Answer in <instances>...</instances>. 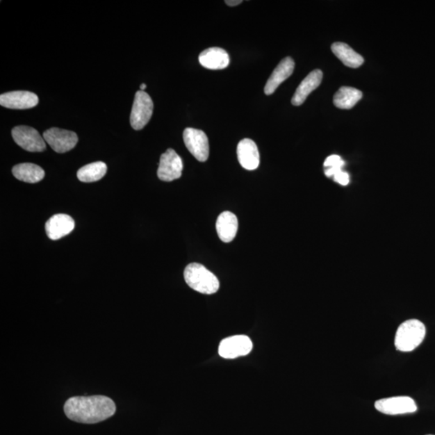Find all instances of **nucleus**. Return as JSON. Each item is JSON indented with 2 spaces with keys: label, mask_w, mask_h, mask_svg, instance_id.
<instances>
[{
  "label": "nucleus",
  "mask_w": 435,
  "mask_h": 435,
  "mask_svg": "<svg viewBox=\"0 0 435 435\" xmlns=\"http://www.w3.org/2000/svg\"><path fill=\"white\" fill-rule=\"evenodd\" d=\"M295 60L291 58L287 57L283 59L273 70L270 78L267 81L265 87V95H270L274 93L277 88L288 78L290 77L293 70H295Z\"/></svg>",
  "instance_id": "14"
},
{
  "label": "nucleus",
  "mask_w": 435,
  "mask_h": 435,
  "mask_svg": "<svg viewBox=\"0 0 435 435\" xmlns=\"http://www.w3.org/2000/svg\"><path fill=\"white\" fill-rule=\"evenodd\" d=\"M216 230L222 242H231L237 234V217L230 211L222 212L216 221Z\"/></svg>",
  "instance_id": "17"
},
{
  "label": "nucleus",
  "mask_w": 435,
  "mask_h": 435,
  "mask_svg": "<svg viewBox=\"0 0 435 435\" xmlns=\"http://www.w3.org/2000/svg\"><path fill=\"white\" fill-rule=\"evenodd\" d=\"M153 111L154 103L150 96L145 91H138L130 116L131 127L135 130L144 129L149 122Z\"/></svg>",
  "instance_id": "4"
},
{
  "label": "nucleus",
  "mask_w": 435,
  "mask_h": 435,
  "mask_svg": "<svg viewBox=\"0 0 435 435\" xmlns=\"http://www.w3.org/2000/svg\"><path fill=\"white\" fill-rule=\"evenodd\" d=\"M428 435H432V434H428Z\"/></svg>",
  "instance_id": "26"
},
{
  "label": "nucleus",
  "mask_w": 435,
  "mask_h": 435,
  "mask_svg": "<svg viewBox=\"0 0 435 435\" xmlns=\"http://www.w3.org/2000/svg\"><path fill=\"white\" fill-rule=\"evenodd\" d=\"M183 163L174 149H169L161 156L158 170L161 181H172L181 178Z\"/></svg>",
  "instance_id": "9"
},
{
  "label": "nucleus",
  "mask_w": 435,
  "mask_h": 435,
  "mask_svg": "<svg viewBox=\"0 0 435 435\" xmlns=\"http://www.w3.org/2000/svg\"><path fill=\"white\" fill-rule=\"evenodd\" d=\"M15 142L24 150L31 153H40L47 149L45 140L38 131L28 126H17L12 131Z\"/></svg>",
  "instance_id": "5"
},
{
  "label": "nucleus",
  "mask_w": 435,
  "mask_h": 435,
  "mask_svg": "<svg viewBox=\"0 0 435 435\" xmlns=\"http://www.w3.org/2000/svg\"><path fill=\"white\" fill-rule=\"evenodd\" d=\"M115 404L110 398L102 395L74 397L65 403V416L72 421L95 424L113 416Z\"/></svg>",
  "instance_id": "1"
},
{
  "label": "nucleus",
  "mask_w": 435,
  "mask_h": 435,
  "mask_svg": "<svg viewBox=\"0 0 435 435\" xmlns=\"http://www.w3.org/2000/svg\"><path fill=\"white\" fill-rule=\"evenodd\" d=\"M361 90L350 87H343L334 96V104L340 109H351L362 99Z\"/></svg>",
  "instance_id": "20"
},
{
  "label": "nucleus",
  "mask_w": 435,
  "mask_h": 435,
  "mask_svg": "<svg viewBox=\"0 0 435 435\" xmlns=\"http://www.w3.org/2000/svg\"><path fill=\"white\" fill-rule=\"evenodd\" d=\"M345 161L338 155L328 156L325 163V175L328 178H333L338 172L342 171L345 166Z\"/></svg>",
  "instance_id": "22"
},
{
  "label": "nucleus",
  "mask_w": 435,
  "mask_h": 435,
  "mask_svg": "<svg viewBox=\"0 0 435 435\" xmlns=\"http://www.w3.org/2000/svg\"><path fill=\"white\" fill-rule=\"evenodd\" d=\"M199 59L202 67L209 69H225L230 63L229 54L218 47L206 49L200 54Z\"/></svg>",
  "instance_id": "16"
},
{
  "label": "nucleus",
  "mask_w": 435,
  "mask_h": 435,
  "mask_svg": "<svg viewBox=\"0 0 435 435\" xmlns=\"http://www.w3.org/2000/svg\"><path fill=\"white\" fill-rule=\"evenodd\" d=\"M252 349V343L246 336H236L222 340L220 347V356L225 359H235L247 356Z\"/></svg>",
  "instance_id": "10"
},
{
  "label": "nucleus",
  "mask_w": 435,
  "mask_h": 435,
  "mask_svg": "<svg viewBox=\"0 0 435 435\" xmlns=\"http://www.w3.org/2000/svg\"><path fill=\"white\" fill-rule=\"evenodd\" d=\"M331 50L333 54L347 67L356 69L361 67L364 62L362 56L354 51V50L345 43H334L331 45Z\"/></svg>",
  "instance_id": "18"
},
{
  "label": "nucleus",
  "mask_w": 435,
  "mask_h": 435,
  "mask_svg": "<svg viewBox=\"0 0 435 435\" xmlns=\"http://www.w3.org/2000/svg\"><path fill=\"white\" fill-rule=\"evenodd\" d=\"M375 408L379 412L388 416L411 413L417 411L418 407L413 399L406 396L393 397L378 400Z\"/></svg>",
  "instance_id": "8"
},
{
  "label": "nucleus",
  "mask_w": 435,
  "mask_h": 435,
  "mask_svg": "<svg viewBox=\"0 0 435 435\" xmlns=\"http://www.w3.org/2000/svg\"><path fill=\"white\" fill-rule=\"evenodd\" d=\"M184 277L191 289L204 295H213L220 289V281L215 275L198 263L186 266Z\"/></svg>",
  "instance_id": "2"
},
{
  "label": "nucleus",
  "mask_w": 435,
  "mask_h": 435,
  "mask_svg": "<svg viewBox=\"0 0 435 435\" xmlns=\"http://www.w3.org/2000/svg\"><path fill=\"white\" fill-rule=\"evenodd\" d=\"M225 3L227 5H229V6L234 7L236 6V5L240 4L242 1L241 0H226Z\"/></svg>",
  "instance_id": "24"
},
{
  "label": "nucleus",
  "mask_w": 435,
  "mask_h": 435,
  "mask_svg": "<svg viewBox=\"0 0 435 435\" xmlns=\"http://www.w3.org/2000/svg\"><path fill=\"white\" fill-rule=\"evenodd\" d=\"M322 72L320 69L313 70L302 81L292 98V104L300 106L305 102L312 91L316 90L322 83Z\"/></svg>",
  "instance_id": "15"
},
{
  "label": "nucleus",
  "mask_w": 435,
  "mask_h": 435,
  "mask_svg": "<svg viewBox=\"0 0 435 435\" xmlns=\"http://www.w3.org/2000/svg\"><path fill=\"white\" fill-rule=\"evenodd\" d=\"M75 224L68 215L58 214L50 218L45 224V231L50 240H58L74 229Z\"/></svg>",
  "instance_id": "12"
},
{
  "label": "nucleus",
  "mask_w": 435,
  "mask_h": 435,
  "mask_svg": "<svg viewBox=\"0 0 435 435\" xmlns=\"http://www.w3.org/2000/svg\"><path fill=\"white\" fill-rule=\"evenodd\" d=\"M39 99L36 94L29 91H12L0 95V104L10 109H29L36 107Z\"/></svg>",
  "instance_id": "11"
},
{
  "label": "nucleus",
  "mask_w": 435,
  "mask_h": 435,
  "mask_svg": "<svg viewBox=\"0 0 435 435\" xmlns=\"http://www.w3.org/2000/svg\"><path fill=\"white\" fill-rule=\"evenodd\" d=\"M146 88H147L146 84L143 83V84H141V85H140V90L144 91V90H145V89H146Z\"/></svg>",
  "instance_id": "25"
},
{
  "label": "nucleus",
  "mask_w": 435,
  "mask_h": 435,
  "mask_svg": "<svg viewBox=\"0 0 435 435\" xmlns=\"http://www.w3.org/2000/svg\"><path fill=\"white\" fill-rule=\"evenodd\" d=\"M183 140L186 148L195 158L204 163L209 156V141L204 131L188 128L185 129Z\"/></svg>",
  "instance_id": "7"
},
{
  "label": "nucleus",
  "mask_w": 435,
  "mask_h": 435,
  "mask_svg": "<svg viewBox=\"0 0 435 435\" xmlns=\"http://www.w3.org/2000/svg\"><path fill=\"white\" fill-rule=\"evenodd\" d=\"M108 167L102 161H97L85 165L81 168L77 173L79 181L83 182H94L102 179L107 174Z\"/></svg>",
  "instance_id": "21"
},
{
  "label": "nucleus",
  "mask_w": 435,
  "mask_h": 435,
  "mask_svg": "<svg viewBox=\"0 0 435 435\" xmlns=\"http://www.w3.org/2000/svg\"><path fill=\"white\" fill-rule=\"evenodd\" d=\"M13 174L17 179L27 182V183H37L43 180L44 171L40 166L32 163H24L15 165Z\"/></svg>",
  "instance_id": "19"
},
{
  "label": "nucleus",
  "mask_w": 435,
  "mask_h": 435,
  "mask_svg": "<svg viewBox=\"0 0 435 435\" xmlns=\"http://www.w3.org/2000/svg\"><path fill=\"white\" fill-rule=\"evenodd\" d=\"M43 138L58 154L73 149L79 141L78 136L74 131L58 128L45 131Z\"/></svg>",
  "instance_id": "6"
},
{
  "label": "nucleus",
  "mask_w": 435,
  "mask_h": 435,
  "mask_svg": "<svg viewBox=\"0 0 435 435\" xmlns=\"http://www.w3.org/2000/svg\"><path fill=\"white\" fill-rule=\"evenodd\" d=\"M426 327L421 321L409 320L399 326L395 336V347L397 351L409 352L422 343L426 336Z\"/></svg>",
  "instance_id": "3"
},
{
  "label": "nucleus",
  "mask_w": 435,
  "mask_h": 435,
  "mask_svg": "<svg viewBox=\"0 0 435 435\" xmlns=\"http://www.w3.org/2000/svg\"><path fill=\"white\" fill-rule=\"evenodd\" d=\"M237 156L243 168L254 170L260 165V154L254 140L244 139L237 147Z\"/></svg>",
  "instance_id": "13"
},
{
  "label": "nucleus",
  "mask_w": 435,
  "mask_h": 435,
  "mask_svg": "<svg viewBox=\"0 0 435 435\" xmlns=\"http://www.w3.org/2000/svg\"><path fill=\"white\" fill-rule=\"evenodd\" d=\"M334 180L337 182V183L340 184L342 186H347L349 184V181H350V178H349V174L346 173L345 171L338 172L335 176L333 177Z\"/></svg>",
  "instance_id": "23"
}]
</instances>
